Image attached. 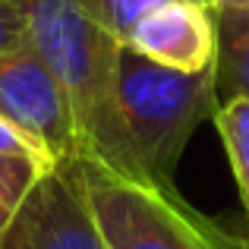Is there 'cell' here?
I'll list each match as a JSON object with an SVG mask.
<instances>
[{"label": "cell", "instance_id": "13", "mask_svg": "<svg viewBox=\"0 0 249 249\" xmlns=\"http://www.w3.org/2000/svg\"><path fill=\"white\" fill-rule=\"evenodd\" d=\"M205 6H249V0H199Z\"/></svg>", "mask_w": 249, "mask_h": 249}, {"label": "cell", "instance_id": "1", "mask_svg": "<svg viewBox=\"0 0 249 249\" xmlns=\"http://www.w3.org/2000/svg\"><path fill=\"white\" fill-rule=\"evenodd\" d=\"M214 110L218 101L212 67L199 73H180L120 41L107 133L89 158L123 180L177 189L174 174L186 142Z\"/></svg>", "mask_w": 249, "mask_h": 249}, {"label": "cell", "instance_id": "3", "mask_svg": "<svg viewBox=\"0 0 249 249\" xmlns=\"http://www.w3.org/2000/svg\"><path fill=\"white\" fill-rule=\"evenodd\" d=\"M76 174L107 249H214L202 212L177 189L117 177L89 155H76Z\"/></svg>", "mask_w": 249, "mask_h": 249}, {"label": "cell", "instance_id": "12", "mask_svg": "<svg viewBox=\"0 0 249 249\" xmlns=\"http://www.w3.org/2000/svg\"><path fill=\"white\" fill-rule=\"evenodd\" d=\"M19 205H22V202H19L16 196H10V193H6L3 186H0V240L6 237V231H10L13 218H16Z\"/></svg>", "mask_w": 249, "mask_h": 249}, {"label": "cell", "instance_id": "2", "mask_svg": "<svg viewBox=\"0 0 249 249\" xmlns=\"http://www.w3.org/2000/svg\"><path fill=\"white\" fill-rule=\"evenodd\" d=\"M29 44L67 85L79 120V155H91L107 133L114 60L120 38L101 0H22Z\"/></svg>", "mask_w": 249, "mask_h": 249}, {"label": "cell", "instance_id": "8", "mask_svg": "<svg viewBox=\"0 0 249 249\" xmlns=\"http://www.w3.org/2000/svg\"><path fill=\"white\" fill-rule=\"evenodd\" d=\"M212 120L218 126L221 142H224V152H227V161H231L233 180H237L240 199H243V208L249 214V101L237 98V101L218 104Z\"/></svg>", "mask_w": 249, "mask_h": 249}, {"label": "cell", "instance_id": "9", "mask_svg": "<svg viewBox=\"0 0 249 249\" xmlns=\"http://www.w3.org/2000/svg\"><path fill=\"white\" fill-rule=\"evenodd\" d=\"M158 3H164V0H101V10H104V19H107L110 32L123 41L129 35V29L139 22V16H145Z\"/></svg>", "mask_w": 249, "mask_h": 249}, {"label": "cell", "instance_id": "4", "mask_svg": "<svg viewBox=\"0 0 249 249\" xmlns=\"http://www.w3.org/2000/svg\"><path fill=\"white\" fill-rule=\"evenodd\" d=\"M0 117L22 129L54 164L79 155V120L67 85L29 41L0 57Z\"/></svg>", "mask_w": 249, "mask_h": 249}, {"label": "cell", "instance_id": "10", "mask_svg": "<svg viewBox=\"0 0 249 249\" xmlns=\"http://www.w3.org/2000/svg\"><path fill=\"white\" fill-rule=\"evenodd\" d=\"M29 41L22 0H0V57Z\"/></svg>", "mask_w": 249, "mask_h": 249}, {"label": "cell", "instance_id": "6", "mask_svg": "<svg viewBox=\"0 0 249 249\" xmlns=\"http://www.w3.org/2000/svg\"><path fill=\"white\" fill-rule=\"evenodd\" d=\"M142 57L180 73H199L214 60L212 6L199 0H164L152 6L123 38Z\"/></svg>", "mask_w": 249, "mask_h": 249}, {"label": "cell", "instance_id": "7", "mask_svg": "<svg viewBox=\"0 0 249 249\" xmlns=\"http://www.w3.org/2000/svg\"><path fill=\"white\" fill-rule=\"evenodd\" d=\"M214 101H249V6H212Z\"/></svg>", "mask_w": 249, "mask_h": 249}, {"label": "cell", "instance_id": "5", "mask_svg": "<svg viewBox=\"0 0 249 249\" xmlns=\"http://www.w3.org/2000/svg\"><path fill=\"white\" fill-rule=\"evenodd\" d=\"M0 249H107L73 158L48 167L29 189Z\"/></svg>", "mask_w": 249, "mask_h": 249}, {"label": "cell", "instance_id": "11", "mask_svg": "<svg viewBox=\"0 0 249 249\" xmlns=\"http://www.w3.org/2000/svg\"><path fill=\"white\" fill-rule=\"evenodd\" d=\"M0 155H25V158H41V161H48V164H54V161H51L22 129L13 126L6 117H0Z\"/></svg>", "mask_w": 249, "mask_h": 249}]
</instances>
